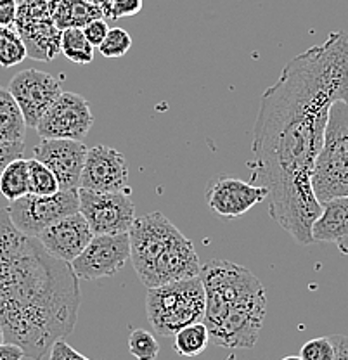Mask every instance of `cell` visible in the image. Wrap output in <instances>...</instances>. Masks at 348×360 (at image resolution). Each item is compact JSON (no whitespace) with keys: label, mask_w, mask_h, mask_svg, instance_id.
<instances>
[{"label":"cell","mask_w":348,"mask_h":360,"mask_svg":"<svg viewBox=\"0 0 348 360\" xmlns=\"http://www.w3.org/2000/svg\"><path fill=\"white\" fill-rule=\"evenodd\" d=\"M25 354L20 347L13 343L0 345V360H23Z\"/></svg>","instance_id":"obj_32"},{"label":"cell","mask_w":348,"mask_h":360,"mask_svg":"<svg viewBox=\"0 0 348 360\" xmlns=\"http://www.w3.org/2000/svg\"><path fill=\"white\" fill-rule=\"evenodd\" d=\"M61 54L77 65H91L94 47L82 28H66L61 32Z\"/></svg>","instance_id":"obj_21"},{"label":"cell","mask_w":348,"mask_h":360,"mask_svg":"<svg viewBox=\"0 0 348 360\" xmlns=\"http://www.w3.org/2000/svg\"><path fill=\"white\" fill-rule=\"evenodd\" d=\"M94 125V115L87 99L80 94L63 92L37 125L42 139L84 141Z\"/></svg>","instance_id":"obj_11"},{"label":"cell","mask_w":348,"mask_h":360,"mask_svg":"<svg viewBox=\"0 0 348 360\" xmlns=\"http://www.w3.org/2000/svg\"><path fill=\"white\" fill-rule=\"evenodd\" d=\"M336 245H338V250L342 251L343 255H347V257H348V236H347V238H343L342 241L336 243Z\"/></svg>","instance_id":"obj_34"},{"label":"cell","mask_w":348,"mask_h":360,"mask_svg":"<svg viewBox=\"0 0 348 360\" xmlns=\"http://www.w3.org/2000/svg\"><path fill=\"white\" fill-rule=\"evenodd\" d=\"M84 2L91 4V6H96V7H99V9H103V13H104V7H106L108 0H84Z\"/></svg>","instance_id":"obj_35"},{"label":"cell","mask_w":348,"mask_h":360,"mask_svg":"<svg viewBox=\"0 0 348 360\" xmlns=\"http://www.w3.org/2000/svg\"><path fill=\"white\" fill-rule=\"evenodd\" d=\"M28 58L26 45L13 26H0V66L13 68Z\"/></svg>","instance_id":"obj_22"},{"label":"cell","mask_w":348,"mask_h":360,"mask_svg":"<svg viewBox=\"0 0 348 360\" xmlns=\"http://www.w3.org/2000/svg\"><path fill=\"white\" fill-rule=\"evenodd\" d=\"M2 343H6V338H4V331H2V328H0V345Z\"/></svg>","instance_id":"obj_37"},{"label":"cell","mask_w":348,"mask_h":360,"mask_svg":"<svg viewBox=\"0 0 348 360\" xmlns=\"http://www.w3.org/2000/svg\"><path fill=\"white\" fill-rule=\"evenodd\" d=\"M84 35L87 37L89 42L92 44V47H99L103 44V40L106 39L108 32H110V26H108L106 20H96L92 22H89L87 26H84Z\"/></svg>","instance_id":"obj_29"},{"label":"cell","mask_w":348,"mask_h":360,"mask_svg":"<svg viewBox=\"0 0 348 360\" xmlns=\"http://www.w3.org/2000/svg\"><path fill=\"white\" fill-rule=\"evenodd\" d=\"M144 0H108L104 7L106 20H120V18L137 16L142 11Z\"/></svg>","instance_id":"obj_27"},{"label":"cell","mask_w":348,"mask_h":360,"mask_svg":"<svg viewBox=\"0 0 348 360\" xmlns=\"http://www.w3.org/2000/svg\"><path fill=\"white\" fill-rule=\"evenodd\" d=\"M103 9L91 6L84 0H59L56 2L54 13H52V21L56 28L61 32L66 28H84L89 22L103 20Z\"/></svg>","instance_id":"obj_17"},{"label":"cell","mask_w":348,"mask_h":360,"mask_svg":"<svg viewBox=\"0 0 348 360\" xmlns=\"http://www.w3.org/2000/svg\"><path fill=\"white\" fill-rule=\"evenodd\" d=\"M28 184L30 194H37V196H51V194L59 193V184L54 174L35 158L28 160Z\"/></svg>","instance_id":"obj_23"},{"label":"cell","mask_w":348,"mask_h":360,"mask_svg":"<svg viewBox=\"0 0 348 360\" xmlns=\"http://www.w3.org/2000/svg\"><path fill=\"white\" fill-rule=\"evenodd\" d=\"M281 360H302V359H300V355H288V357H284Z\"/></svg>","instance_id":"obj_36"},{"label":"cell","mask_w":348,"mask_h":360,"mask_svg":"<svg viewBox=\"0 0 348 360\" xmlns=\"http://www.w3.org/2000/svg\"><path fill=\"white\" fill-rule=\"evenodd\" d=\"M26 122L7 89L0 87V142H25Z\"/></svg>","instance_id":"obj_18"},{"label":"cell","mask_w":348,"mask_h":360,"mask_svg":"<svg viewBox=\"0 0 348 360\" xmlns=\"http://www.w3.org/2000/svg\"><path fill=\"white\" fill-rule=\"evenodd\" d=\"M54 2H59V0H54Z\"/></svg>","instance_id":"obj_40"},{"label":"cell","mask_w":348,"mask_h":360,"mask_svg":"<svg viewBox=\"0 0 348 360\" xmlns=\"http://www.w3.org/2000/svg\"><path fill=\"white\" fill-rule=\"evenodd\" d=\"M68 262L52 257L37 238L14 227L0 208V328L6 343L42 360L73 333L82 291Z\"/></svg>","instance_id":"obj_2"},{"label":"cell","mask_w":348,"mask_h":360,"mask_svg":"<svg viewBox=\"0 0 348 360\" xmlns=\"http://www.w3.org/2000/svg\"><path fill=\"white\" fill-rule=\"evenodd\" d=\"M54 6V0L18 4L14 28L23 39L28 58L37 61H52L61 52V30L52 21Z\"/></svg>","instance_id":"obj_7"},{"label":"cell","mask_w":348,"mask_h":360,"mask_svg":"<svg viewBox=\"0 0 348 360\" xmlns=\"http://www.w3.org/2000/svg\"><path fill=\"white\" fill-rule=\"evenodd\" d=\"M317 201L348 196V103L336 101L329 110L323 149L312 174Z\"/></svg>","instance_id":"obj_5"},{"label":"cell","mask_w":348,"mask_h":360,"mask_svg":"<svg viewBox=\"0 0 348 360\" xmlns=\"http://www.w3.org/2000/svg\"><path fill=\"white\" fill-rule=\"evenodd\" d=\"M18 14V0H0V26H13Z\"/></svg>","instance_id":"obj_31"},{"label":"cell","mask_w":348,"mask_h":360,"mask_svg":"<svg viewBox=\"0 0 348 360\" xmlns=\"http://www.w3.org/2000/svg\"><path fill=\"white\" fill-rule=\"evenodd\" d=\"M348 103V33L333 32L295 56L264 92L253 130L252 180L269 191V215L295 243L312 245L321 202L312 174L329 110Z\"/></svg>","instance_id":"obj_1"},{"label":"cell","mask_w":348,"mask_h":360,"mask_svg":"<svg viewBox=\"0 0 348 360\" xmlns=\"http://www.w3.org/2000/svg\"><path fill=\"white\" fill-rule=\"evenodd\" d=\"M78 212L91 225L94 236L122 234L129 232L136 220L130 191L122 193H96V191L78 189Z\"/></svg>","instance_id":"obj_8"},{"label":"cell","mask_w":348,"mask_h":360,"mask_svg":"<svg viewBox=\"0 0 348 360\" xmlns=\"http://www.w3.org/2000/svg\"><path fill=\"white\" fill-rule=\"evenodd\" d=\"M92 238L91 225L80 212H77L52 224L37 239L52 257L71 264L85 250Z\"/></svg>","instance_id":"obj_15"},{"label":"cell","mask_w":348,"mask_h":360,"mask_svg":"<svg viewBox=\"0 0 348 360\" xmlns=\"http://www.w3.org/2000/svg\"><path fill=\"white\" fill-rule=\"evenodd\" d=\"M87 148L82 141L70 139H40L33 149V158L54 174L59 191H75L80 187Z\"/></svg>","instance_id":"obj_12"},{"label":"cell","mask_w":348,"mask_h":360,"mask_svg":"<svg viewBox=\"0 0 348 360\" xmlns=\"http://www.w3.org/2000/svg\"><path fill=\"white\" fill-rule=\"evenodd\" d=\"M129 260L130 238L129 232H122L94 236L85 250L70 265L78 279L94 281L113 276L125 267Z\"/></svg>","instance_id":"obj_9"},{"label":"cell","mask_w":348,"mask_h":360,"mask_svg":"<svg viewBox=\"0 0 348 360\" xmlns=\"http://www.w3.org/2000/svg\"><path fill=\"white\" fill-rule=\"evenodd\" d=\"M200 277L210 340L220 348L255 347L267 314L264 284L250 269L227 260H210L201 267Z\"/></svg>","instance_id":"obj_3"},{"label":"cell","mask_w":348,"mask_h":360,"mask_svg":"<svg viewBox=\"0 0 348 360\" xmlns=\"http://www.w3.org/2000/svg\"><path fill=\"white\" fill-rule=\"evenodd\" d=\"M7 90L20 106L26 127L30 129H37L44 115L63 94L58 78L33 68L14 75Z\"/></svg>","instance_id":"obj_10"},{"label":"cell","mask_w":348,"mask_h":360,"mask_svg":"<svg viewBox=\"0 0 348 360\" xmlns=\"http://www.w3.org/2000/svg\"><path fill=\"white\" fill-rule=\"evenodd\" d=\"M210 333L203 321L194 322V324L186 326L181 331L175 333L174 336V350L181 357L194 359L200 357L208 348Z\"/></svg>","instance_id":"obj_19"},{"label":"cell","mask_w":348,"mask_h":360,"mask_svg":"<svg viewBox=\"0 0 348 360\" xmlns=\"http://www.w3.org/2000/svg\"><path fill=\"white\" fill-rule=\"evenodd\" d=\"M127 182H129V167L122 153L103 144L87 149L78 189L96 191V193H122V191H130Z\"/></svg>","instance_id":"obj_13"},{"label":"cell","mask_w":348,"mask_h":360,"mask_svg":"<svg viewBox=\"0 0 348 360\" xmlns=\"http://www.w3.org/2000/svg\"><path fill=\"white\" fill-rule=\"evenodd\" d=\"M26 2H32V0H18V4H26Z\"/></svg>","instance_id":"obj_38"},{"label":"cell","mask_w":348,"mask_h":360,"mask_svg":"<svg viewBox=\"0 0 348 360\" xmlns=\"http://www.w3.org/2000/svg\"><path fill=\"white\" fill-rule=\"evenodd\" d=\"M314 243H338L348 236V196L321 202V213L312 224Z\"/></svg>","instance_id":"obj_16"},{"label":"cell","mask_w":348,"mask_h":360,"mask_svg":"<svg viewBox=\"0 0 348 360\" xmlns=\"http://www.w3.org/2000/svg\"><path fill=\"white\" fill-rule=\"evenodd\" d=\"M49 360H91L85 355H82L80 352L75 350L71 345L66 343L65 340L56 341L54 345L49 350Z\"/></svg>","instance_id":"obj_28"},{"label":"cell","mask_w":348,"mask_h":360,"mask_svg":"<svg viewBox=\"0 0 348 360\" xmlns=\"http://www.w3.org/2000/svg\"><path fill=\"white\" fill-rule=\"evenodd\" d=\"M335 348H336L335 360H348V336H336Z\"/></svg>","instance_id":"obj_33"},{"label":"cell","mask_w":348,"mask_h":360,"mask_svg":"<svg viewBox=\"0 0 348 360\" xmlns=\"http://www.w3.org/2000/svg\"><path fill=\"white\" fill-rule=\"evenodd\" d=\"M336 348L331 336L314 338L307 341L300 350L302 360H335Z\"/></svg>","instance_id":"obj_26"},{"label":"cell","mask_w":348,"mask_h":360,"mask_svg":"<svg viewBox=\"0 0 348 360\" xmlns=\"http://www.w3.org/2000/svg\"><path fill=\"white\" fill-rule=\"evenodd\" d=\"M226 360H236V357H234V355H231V357H227Z\"/></svg>","instance_id":"obj_39"},{"label":"cell","mask_w":348,"mask_h":360,"mask_svg":"<svg viewBox=\"0 0 348 360\" xmlns=\"http://www.w3.org/2000/svg\"><path fill=\"white\" fill-rule=\"evenodd\" d=\"M269 191L257 184L234 177H219L207 191L210 210L224 219H238L253 206L267 200Z\"/></svg>","instance_id":"obj_14"},{"label":"cell","mask_w":348,"mask_h":360,"mask_svg":"<svg viewBox=\"0 0 348 360\" xmlns=\"http://www.w3.org/2000/svg\"><path fill=\"white\" fill-rule=\"evenodd\" d=\"M11 222L30 238H39L47 227L80 210L78 189L59 191L51 196L26 194L7 206Z\"/></svg>","instance_id":"obj_6"},{"label":"cell","mask_w":348,"mask_h":360,"mask_svg":"<svg viewBox=\"0 0 348 360\" xmlns=\"http://www.w3.org/2000/svg\"><path fill=\"white\" fill-rule=\"evenodd\" d=\"M132 47V37L123 28H110L106 39L99 45V51L104 58H123Z\"/></svg>","instance_id":"obj_25"},{"label":"cell","mask_w":348,"mask_h":360,"mask_svg":"<svg viewBox=\"0 0 348 360\" xmlns=\"http://www.w3.org/2000/svg\"><path fill=\"white\" fill-rule=\"evenodd\" d=\"M129 352L137 360H156L160 355V343L148 329H134L129 336Z\"/></svg>","instance_id":"obj_24"},{"label":"cell","mask_w":348,"mask_h":360,"mask_svg":"<svg viewBox=\"0 0 348 360\" xmlns=\"http://www.w3.org/2000/svg\"><path fill=\"white\" fill-rule=\"evenodd\" d=\"M205 302V288L198 276L148 290L146 314L153 331L170 338L186 326L203 321Z\"/></svg>","instance_id":"obj_4"},{"label":"cell","mask_w":348,"mask_h":360,"mask_svg":"<svg viewBox=\"0 0 348 360\" xmlns=\"http://www.w3.org/2000/svg\"><path fill=\"white\" fill-rule=\"evenodd\" d=\"M0 194L9 201H16L30 194L28 160L18 158L0 172Z\"/></svg>","instance_id":"obj_20"},{"label":"cell","mask_w":348,"mask_h":360,"mask_svg":"<svg viewBox=\"0 0 348 360\" xmlns=\"http://www.w3.org/2000/svg\"><path fill=\"white\" fill-rule=\"evenodd\" d=\"M25 142H0V172L18 158H23Z\"/></svg>","instance_id":"obj_30"}]
</instances>
